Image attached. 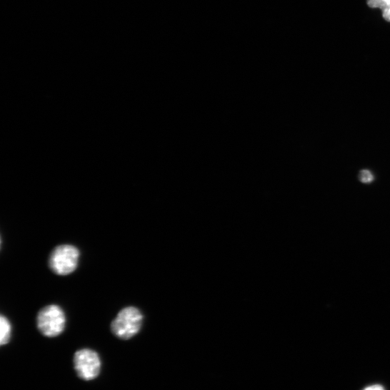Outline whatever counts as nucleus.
I'll return each mask as SVG.
<instances>
[{"mask_svg":"<svg viewBox=\"0 0 390 390\" xmlns=\"http://www.w3.org/2000/svg\"><path fill=\"white\" fill-rule=\"evenodd\" d=\"M144 323L141 311L134 306L121 309L111 323V331L120 340L133 339L141 331Z\"/></svg>","mask_w":390,"mask_h":390,"instance_id":"nucleus-1","label":"nucleus"},{"mask_svg":"<svg viewBox=\"0 0 390 390\" xmlns=\"http://www.w3.org/2000/svg\"><path fill=\"white\" fill-rule=\"evenodd\" d=\"M80 256V250L74 245L56 246L49 256V267L57 276H69L78 269Z\"/></svg>","mask_w":390,"mask_h":390,"instance_id":"nucleus-2","label":"nucleus"},{"mask_svg":"<svg viewBox=\"0 0 390 390\" xmlns=\"http://www.w3.org/2000/svg\"><path fill=\"white\" fill-rule=\"evenodd\" d=\"M67 317L63 309L56 304H49L39 310L36 316V327L46 338L60 336L66 326Z\"/></svg>","mask_w":390,"mask_h":390,"instance_id":"nucleus-3","label":"nucleus"},{"mask_svg":"<svg viewBox=\"0 0 390 390\" xmlns=\"http://www.w3.org/2000/svg\"><path fill=\"white\" fill-rule=\"evenodd\" d=\"M74 366L76 371L81 379L85 381H91L99 376L101 361L95 351L84 349L76 352Z\"/></svg>","mask_w":390,"mask_h":390,"instance_id":"nucleus-4","label":"nucleus"},{"mask_svg":"<svg viewBox=\"0 0 390 390\" xmlns=\"http://www.w3.org/2000/svg\"><path fill=\"white\" fill-rule=\"evenodd\" d=\"M0 329H1L0 344L1 346L7 345L11 339L12 326L9 318L3 314L0 316Z\"/></svg>","mask_w":390,"mask_h":390,"instance_id":"nucleus-5","label":"nucleus"},{"mask_svg":"<svg viewBox=\"0 0 390 390\" xmlns=\"http://www.w3.org/2000/svg\"><path fill=\"white\" fill-rule=\"evenodd\" d=\"M367 4L371 9H380L384 19L390 22V0H367Z\"/></svg>","mask_w":390,"mask_h":390,"instance_id":"nucleus-6","label":"nucleus"},{"mask_svg":"<svg viewBox=\"0 0 390 390\" xmlns=\"http://www.w3.org/2000/svg\"><path fill=\"white\" fill-rule=\"evenodd\" d=\"M359 178V180L364 184H370L374 179V175L369 170L361 171Z\"/></svg>","mask_w":390,"mask_h":390,"instance_id":"nucleus-7","label":"nucleus"},{"mask_svg":"<svg viewBox=\"0 0 390 390\" xmlns=\"http://www.w3.org/2000/svg\"><path fill=\"white\" fill-rule=\"evenodd\" d=\"M364 390H385L384 387L379 384H375L372 386H369L366 388H365Z\"/></svg>","mask_w":390,"mask_h":390,"instance_id":"nucleus-8","label":"nucleus"}]
</instances>
